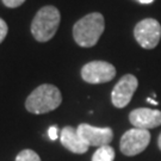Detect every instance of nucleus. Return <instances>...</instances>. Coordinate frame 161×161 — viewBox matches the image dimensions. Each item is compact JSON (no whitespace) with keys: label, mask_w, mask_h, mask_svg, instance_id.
<instances>
[{"label":"nucleus","mask_w":161,"mask_h":161,"mask_svg":"<svg viewBox=\"0 0 161 161\" xmlns=\"http://www.w3.org/2000/svg\"><path fill=\"white\" fill-rule=\"evenodd\" d=\"M105 29V20L102 13L93 12L79 19L73 26V38L78 46L91 48L98 43Z\"/></svg>","instance_id":"obj_1"},{"label":"nucleus","mask_w":161,"mask_h":161,"mask_svg":"<svg viewBox=\"0 0 161 161\" xmlns=\"http://www.w3.org/2000/svg\"><path fill=\"white\" fill-rule=\"evenodd\" d=\"M62 103V96L56 86L43 84L36 87L26 98L25 109L35 115H42L56 110Z\"/></svg>","instance_id":"obj_2"},{"label":"nucleus","mask_w":161,"mask_h":161,"mask_svg":"<svg viewBox=\"0 0 161 161\" xmlns=\"http://www.w3.org/2000/svg\"><path fill=\"white\" fill-rule=\"evenodd\" d=\"M61 22L60 11L48 5L40 8L31 23V34L37 42H48L55 36Z\"/></svg>","instance_id":"obj_3"},{"label":"nucleus","mask_w":161,"mask_h":161,"mask_svg":"<svg viewBox=\"0 0 161 161\" xmlns=\"http://www.w3.org/2000/svg\"><path fill=\"white\" fill-rule=\"evenodd\" d=\"M134 37L143 49H154L161 40V25L154 18H146L134 28Z\"/></svg>","instance_id":"obj_4"},{"label":"nucleus","mask_w":161,"mask_h":161,"mask_svg":"<svg viewBox=\"0 0 161 161\" xmlns=\"http://www.w3.org/2000/svg\"><path fill=\"white\" fill-rule=\"evenodd\" d=\"M150 142V132L144 129L132 128L123 134L119 149L127 156H135L142 153Z\"/></svg>","instance_id":"obj_5"},{"label":"nucleus","mask_w":161,"mask_h":161,"mask_svg":"<svg viewBox=\"0 0 161 161\" xmlns=\"http://www.w3.org/2000/svg\"><path fill=\"white\" fill-rule=\"evenodd\" d=\"M116 76V68L114 64L106 61H92L81 68V78L88 84H104L109 82Z\"/></svg>","instance_id":"obj_6"},{"label":"nucleus","mask_w":161,"mask_h":161,"mask_svg":"<svg viewBox=\"0 0 161 161\" xmlns=\"http://www.w3.org/2000/svg\"><path fill=\"white\" fill-rule=\"evenodd\" d=\"M137 78L132 74L123 75L115 85L111 93V102L118 109L125 108L130 103L135 91L137 90Z\"/></svg>","instance_id":"obj_7"},{"label":"nucleus","mask_w":161,"mask_h":161,"mask_svg":"<svg viewBox=\"0 0 161 161\" xmlns=\"http://www.w3.org/2000/svg\"><path fill=\"white\" fill-rule=\"evenodd\" d=\"M76 131L88 147L92 146L99 148L103 146H108L114 138V131L109 127L98 128L86 123H81L76 128Z\"/></svg>","instance_id":"obj_8"},{"label":"nucleus","mask_w":161,"mask_h":161,"mask_svg":"<svg viewBox=\"0 0 161 161\" xmlns=\"http://www.w3.org/2000/svg\"><path fill=\"white\" fill-rule=\"evenodd\" d=\"M129 121L134 128L149 130L161 125V111L148 108H138L129 114Z\"/></svg>","instance_id":"obj_9"},{"label":"nucleus","mask_w":161,"mask_h":161,"mask_svg":"<svg viewBox=\"0 0 161 161\" xmlns=\"http://www.w3.org/2000/svg\"><path fill=\"white\" fill-rule=\"evenodd\" d=\"M60 140L64 148H67L72 153L84 154L88 150V146L84 142V140L80 137L76 129H74L73 127H64L61 130Z\"/></svg>","instance_id":"obj_10"},{"label":"nucleus","mask_w":161,"mask_h":161,"mask_svg":"<svg viewBox=\"0 0 161 161\" xmlns=\"http://www.w3.org/2000/svg\"><path fill=\"white\" fill-rule=\"evenodd\" d=\"M115 150L111 146L99 147L92 156V161H114L115 160Z\"/></svg>","instance_id":"obj_11"},{"label":"nucleus","mask_w":161,"mask_h":161,"mask_svg":"<svg viewBox=\"0 0 161 161\" xmlns=\"http://www.w3.org/2000/svg\"><path fill=\"white\" fill-rule=\"evenodd\" d=\"M16 161H41V158L34 150L24 149L17 155Z\"/></svg>","instance_id":"obj_12"},{"label":"nucleus","mask_w":161,"mask_h":161,"mask_svg":"<svg viewBox=\"0 0 161 161\" xmlns=\"http://www.w3.org/2000/svg\"><path fill=\"white\" fill-rule=\"evenodd\" d=\"M7 32H8V26L5 20L3 18H0V43L5 40Z\"/></svg>","instance_id":"obj_13"},{"label":"nucleus","mask_w":161,"mask_h":161,"mask_svg":"<svg viewBox=\"0 0 161 161\" xmlns=\"http://www.w3.org/2000/svg\"><path fill=\"white\" fill-rule=\"evenodd\" d=\"M24 3H25V0H3V4L10 8H16Z\"/></svg>","instance_id":"obj_14"},{"label":"nucleus","mask_w":161,"mask_h":161,"mask_svg":"<svg viewBox=\"0 0 161 161\" xmlns=\"http://www.w3.org/2000/svg\"><path fill=\"white\" fill-rule=\"evenodd\" d=\"M48 135H49V138L50 140H56L58 136V129L56 125H53V127H50L49 129H48Z\"/></svg>","instance_id":"obj_15"},{"label":"nucleus","mask_w":161,"mask_h":161,"mask_svg":"<svg viewBox=\"0 0 161 161\" xmlns=\"http://www.w3.org/2000/svg\"><path fill=\"white\" fill-rule=\"evenodd\" d=\"M137 1L141 3V4H146V5H147V4H152L154 0H137Z\"/></svg>","instance_id":"obj_16"},{"label":"nucleus","mask_w":161,"mask_h":161,"mask_svg":"<svg viewBox=\"0 0 161 161\" xmlns=\"http://www.w3.org/2000/svg\"><path fill=\"white\" fill-rule=\"evenodd\" d=\"M147 102H148V103L154 104V105H158V102H156V100H154V99H152V98H147Z\"/></svg>","instance_id":"obj_17"},{"label":"nucleus","mask_w":161,"mask_h":161,"mask_svg":"<svg viewBox=\"0 0 161 161\" xmlns=\"http://www.w3.org/2000/svg\"><path fill=\"white\" fill-rule=\"evenodd\" d=\"M158 146H159V148L161 150V134L159 135V138H158Z\"/></svg>","instance_id":"obj_18"}]
</instances>
